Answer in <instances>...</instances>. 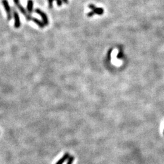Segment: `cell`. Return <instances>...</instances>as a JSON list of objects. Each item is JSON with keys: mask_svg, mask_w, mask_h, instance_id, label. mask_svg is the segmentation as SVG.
Here are the masks:
<instances>
[{"mask_svg": "<svg viewBox=\"0 0 164 164\" xmlns=\"http://www.w3.org/2000/svg\"><path fill=\"white\" fill-rule=\"evenodd\" d=\"M54 0H48L49 3V7L50 9H52L53 7V1ZM57 4L58 6H61L62 5V0H56Z\"/></svg>", "mask_w": 164, "mask_h": 164, "instance_id": "9c48e42d", "label": "cell"}, {"mask_svg": "<svg viewBox=\"0 0 164 164\" xmlns=\"http://www.w3.org/2000/svg\"><path fill=\"white\" fill-rule=\"evenodd\" d=\"M64 2H65V4H68V0H62Z\"/></svg>", "mask_w": 164, "mask_h": 164, "instance_id": "4fadbf2b", "label": "cell"}, {"mask_svg": "<svg viewBox=\"0 0 164 164\" xmlns=\"http://www.w3.org/2000/svg\"><path fill=\"white\" fill-rule=\"evenodd\" d=\"M32 21H34V22L36 24L37 26H38L39 27H40V28L43 29V28H44L45 26H45V24H44V23L43 22V21H40V20H38V19L35 18H33Z\"/></svg>", "mask_w": 164, "mask_h": 164, "instance_id": "52a82bcc", "label": "cell"}, {"mask_svg": "<svg viewBox=\"0 0 164 164\" xmlns=\"http://www.w3.org/2000/svg\"><path fill=\"white\" fill-rule=\"evenodd\" d=\"M13 18H14L15 20L14 26L16 29H18L20 28V26H21V21H20V16H19V15L17 11H16L15 9H13Z\"/></svg>", "mask_w": 164, "mask_h": 164, "instance_id": "277c9868", "label": "cell"}, {"mask_svg": "<svg viewBox=\"0 0 164 164\" xmlns=\"http://www.w3.org/2000/svg\"><path fill=\"white\" fill-rule=\"evenodd\" d=\"M35 12H36V13H38L39 15L41 16V17L42 18L43 22L44 23L45 26H47V25L49 24V20H48V18H47V15H46L45 12H43L41 10H40V9H38V8L35 9Z\"/></svg>", "mask_w": 164, "mask_h": 164, "instance_id": "3957f363", "label": "cell"}, {"mask_svg": "<svg viewBox=\"0 0 164 164\" xmlns=\"http://www.w3.org/2000/svg\"><path fill=\"white\" fill-rule=\"evenodd\" d=\"M94 15H95V13H94V12H93V11H92L91 12H89V13H88V14H87V16H88V17H91V16H94Z\"/></svg>", "mask_w": 164, "mask_h": 164, "instance_id": "8fae6325", "label": "cell"}, {"mask_svg": "<svg viewBox=\"0 0 164 164\" xmlns=\"http://www.w3.org/2000/svg\"><path fill=\"white\" fill-rule=\"evenodd\" d=\"M122 57V53L121 52H120L119 54H118V55H117V58H118V59H120V58Z\"/></svg>", "mask_w": 164, "mask_h": 164, "instance_id": "7c38bea8", "label": "cell"}, {"mask_svg": "<svg viewBox=\"0 0 164 164\" xmlns=\"http://www.w3.org/2000/svg\"><path fill=\"white\" fill-rule=\"evenodd\" d=\"M69 157H70L69 154L68 153V152H66V153H65V154L63 155V157H61L60 159H59V161L57 162L56 164H63L66 161L67 159H69Z\"/></svg>", "mask_w": 164, "mask_h": 164, "instance_id": "8992f818", "label": "cell"}, {"mask_svg": "<svg viewBox=\"0 0 164 164\" xmlns=\"http://www.w3.org/2000/svg\"></svg>", "mask_w": 164, "mask_h": 164, "instance_id": "5bb4252c", "label": "cell"}, {"mask_svg": "<svg viewBox=\"0 0 164 164\" xmlns=\"http://www.w3.org/2000/svg\"><path fill=\"white\" fill-rule=\"evenodd\" d=\"M74 161V156H70L69 159H68V162L67 164H72V162Z\"/></svg>", "mask_w": 164, "mask_h": 164, "instance_id": "30bf717a", "label": "cell"}, {"mask_svg": "<svg viewBox=\"0 0 164 164\" xmlns=\"http://www.w3.org/2000/svg\"><path fill=\"white\" fill-rule=\"evenodd\" d=\"M33 6H34V2L32 0H28L27 4V10L29 14L32 13L33 11Z\"/></svg>", "mask_w": 164, "mask_h": 164, "instance_id": "ba28073f", "label": "cell"}, {"mask_svg": "<svg viewBox=\"0 0 164 164\" xmlns=\"http://www.w3.org/2000/svg\"><path fill=\"white\" fill-rule=\"evenodd\" d=\"M2 3L3 4L4 7L5 9L6 13H7V20L10 21L12 19V12H11V8L9 6L8 1L7 0H2Z\"/></svg>", "mask_w": 164, "mask_h": 164, "instance_id": "7a4b0ae2", "label": "cell"}, {"mask_svg": "<svg viewBox=\"0 0 164 164\" xmlns=\"http://www.w3.org/2000/svg\"><path fill=\"white\" fill-rule=\"evenodd\" d=\"M13 2H14L15 4V6L17 7V8L20 10V12L22 13V14L25 16V18H26L27 21H31V20H32L33 18L31 16V14L27 13V11H26V9L24 8L23 6L20 3V1H19V0H13Z\"/></svg>", "mask_w": 164, "mask_h": 164, "instance_id": "6da1fadb", "label": "cell"}, {"mask_svg": "<svg viewBox=\"0 0 164 164\" xmlns=\"http://www.w3.org/2000/svg\"><path fill=\"white\" fill-rule=\"evenodd\" d=\"M88 7H89L91 9H92V11L95 13V14L102 15L103 13V12H104V10H103V8H102V7H96L94 4H90L88 6Z\"/></svg>", "mask_w": 164, "mask_h": 164, "instance_id": "5b68a950", "label": "cell"}]
</instances>
